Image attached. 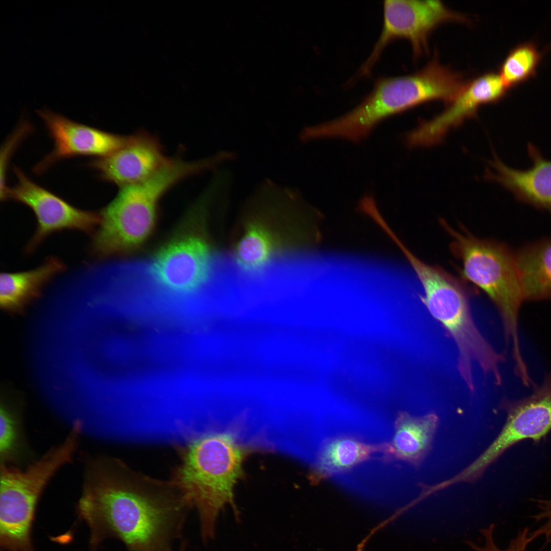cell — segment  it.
<instances>
[{"label":"cell","mask_w":551,"mask_h":551,"mask_svg":"<svg viewBox=\"0 0 551 551\" xmlns=\"http://www.w3.org/2000/svg\"><path fill=\"white\" fill-rule=\"evenodd\" d=\"M191 507L171 480L150 478L116 458H98L86 465L78 512L94 551L108 538L121 541L128 551H172Z\"/></svg>","instance_id":"cell-1"},{"label":"cell","mask_w":551,"mask_h":551,"mask_svg":"<svg viewBox=\"0 0 551 551\" xmlns=\"http://www.w3.org/2000/svg\"><path fill=\"white\" fill-rule=\"evenodd\" d=\"M238 436L234 431L214 429L189 440L171 480L196 508L206 542L214 538L218 516L227 506L240 520L234 490L247 452Z\"/></svg>","instance_id":"cell-2"},{"label":"cell","mask_w":551,"mask_h":551,"mask_svg":"<svg viewBox=\"0 0 551 551\" xmlns=\"http://www.w3.org/2000/svg\"><path fill=\"white\" fill-rule=\"evenodd\" d=\"M208 169L205 159L188 161L171 157L147 179L119 188L114 198L98 212L99 223L90 246L91 256L101 260L142 244L154 229L164 194L183 180Z\"/></svg>","instance_id":"cell-3"},{"label":"cell","mask_w":551,"mask_h":551,"mask_svg":"<svg viewBox=\"0 0 551 551\" xmlns=\"http://www.w3.org/2000/svg\"><path fill=\"white\" fill-rule=\"evenodd\" d=\"M461 88L459 75L435 58L415 73L378 78L358 106L332 120L331 130L338 138L360 141L384 119L432 100L450 103Z\"/></svg>","instance_id":"cell-4"},{"label":"cell","mask_w":551,"mask_h":551,"mask_svg":"<svg viewBox=\"0 0 551 551\" xmlns=\"http://www.w3.org/2000/svg\"><path fill=\"white\" fill-rule=\"evenodd\" d=\"M440 223L451 238L450 249L462 265V276L483 290L500 316L513 357L521 356L518 334L519 309L524 300L515 254L502 242L459 231Z\"/></svg>","instance_id":"cell-5"},{"label":"cell","mask_w":551,"mask_h":551,"mask_svg":"<svg viewBox=\"0 0 551 551\" xmlns=\"http://www.w3.org/2000/svg\"><path fill=\"white\" fill-rule=\"evenodd\" d=\"M70 431L24 470L1 464L0 544L7 551H34L32 531L36 508L52 477L69 462L80 439Z\"/></svg>","instance_id":"cell-6"},{"label":"cell","mask_w":551,"mask_h":551,"mask_svg":"<svg viewBox=\"0 0 551 551\" xmlns=\"http://www.w3.org/2000/svg\"><path fill=\"white\" fill-rule=\"evenodd\" d=\"M421 302L432 317L444 329L457 351V369L470 392L475 391L473 367L502 383L500 364L504 361L478 327L472 315L468 295L458 284L439 286L424 297Z\"/></svg>","instance_id":"cell-7"},{"label":"cell","mask_w":551,"mask_h":551,"mask_svg":"<svg viewBox=\"0 0 551 551\" xmlns=\"http://www.w3.org/2000/svg\"><path fill=\"white\" fill-rule=\"evenodd\" d=\"M383 26L371 52L361 66L358 77L368 76L392 41L406 39L416 56L425 50L429 34L446 21L466 22V17L438 0H386L383 2Z\"/></svg>","instance_id":"cell-8"},{"label":"cell","mask_w":551,"mask_h":551,"mask_svg":"<svg viewBox=\"0 0 551 551\" xmlns=\"http://www.w3.org/2000/svg\"><path fill=\"white\" fill-rule=\"evenodd\" d=\"M501 408L507 413L501 431L467 466L476 478L481 477L509 447L526 439L538 442L551 431V373L530 396L514 402L504 400Z\"/></svg>","instance_id":"cell-9"},{"label":"cell","mask_w":551,"mask_h":551,"mask_svg":"<svg viewBox=\"0 0 551 551\" xmlns=\"http://www.w3.org/2000/svg\"><path fill=\"white\" fill-rule=\"evenodd\" d=\"M16 184L7 188L4 200L12 199L29 207L37 220V228L25 248L33 252L51 234L66 229L94 234L100 220L99 213L75 207L31 180L20 169L14 168Z\"/></svg>","instance_id":"cell-10"},{"label":"cell","mask_w":551,"mask_h":551,"mask_svg":"<svg viewBox=\"0 0 551 551\" xmlns=\"http://www.w3.org/2000/svg\"><path fill=\"white\" fill-rule=\"evenodd\" d=\"M54 142L53 150L34 167L41 173L62 159L79 156H107L126 145L130 135H122L72 121L47 109L37 111Z\"/></svg>","instance_id":"cell-11"},{"label":"cell","mask_w":551,"mask_h":551,"mask_svg":"<svg viewBox=\"0 0 551 551\" xmlns=\"http://www.w3.org/2000/svg\"><path fill=\"white\" fill-rule=\"evenodd\" d=\"M509 90L499 73L488 72L478 77L467 84L443 112L409 132L406 138L408 145L429 146L440 142L450 130L473 116L481 106L498 102Z\"/></svg>","instance_id":"cell-12"},{"label":"cell","mask_w":551,"mask_h":551,"mask_svg":"<svg viewBox=\"0 0 551 551\" xmlns=\"http://www.w3.org/2000/svg\"><path fill=\"white\" fill-rule=\"evenodd\" d=\"M161 143L144 131L131 135L128 143L104 157L96 158L89 166L103 180L119 188L143 181L155 173L167 161Z\"/></svg>","instance_id":"cell-13"},{"label":"cell","mask_w":551,"mask_h":551,"mask_svg":"<svg viewBox=\"0 0 551 551\" xmlns=\"http://www.w3.org/2000/svg\"><path fill=\"white\" fill-rule=\"evenodd\" d=\"M527 149L532 163L530 167L512 168L495 157L486 177L510 191L518 201L551 212V161L532 143Z\"/></svg>","instance_id":"cell-14"},{"label":"cell","mask_w":551,"mask_h":551,"mask_svg":"<svg viewBox=\"0 0 551 551\" xmlns=\"http://www.w3.org/2000/svg\"><path fill=\"white\" fill-rule=\"evenodd\" d=\"M439 421L433 412L419 416L399 413L392 439L382 442V461H402L419 466L432 449Z\"/></svg>","instance_id":"cell-15"},{"label":"cell","mask_w":551,"mask_h":551,"mask_svg":"<svg viewBox=\"0 0 551 551\" xmlns=\"http://www.w3.org/2000/svg\"><path fill=\"white\" fill-rule=\"evenodd\" d=\"M382 443H367L348 435L330 437L320 446L311 479L319 483L334 475L347 472L381 453Z\"/></svg>","instance_id":"cell-16"},{"label":"cell","mask_w":551,"mask_h":551,"mask_svg":"<svg viewBox=\"0 0 551 551\" xmlns=\"http://www.w3.org/2000/svg\"><path fill=\"white\" fill-rule=\"evenodd\" d=\"M65 269L56 257L48 258L35 268L16 272H1L0 303L4 309L18 311L38 297L44 286Z\"/></svg>","instance_id":"cell-17"},{"label":"cell","mask_w":551,"mask_h":551,"mask_svg":"<svg viewBox=\"0 0 551 551\" xmlns=\"http://www.w3.org/2000/svg\"><path fill=\"white\" fill-rule=\"evenodd\" d=\"M515 259L524 300L551 299V238L523 246Z\"/></svg>","instance_id":"cell-18"},{"label":"cell","mask_w":551,"mask_h":551,"mask_svg":"<svg viewBox=\"0 0 551 551\" xmlns=\"http://www.w3.org/2000/svg\"><path fill=\"white\" fill-rule=\"evenodd\" d=\"M256 223L250 224L238 242L234 260L241 271L251 276L265 270L272 257L274 243L270 234Z\"/></svg>","instance_id":"cell-19"},{"label":"cell","mask_w":551,"mask_h":551,"mask_svg":"<svg viewBox=\"0 0 551 551\" xmlns=\"http://www.w3.org/2000/svg\"><path fill=\"white\" fill-rule=\"evenodd\" d=\"M542 57L535 43L518 44L510 51L502 63L499 74L510 89L535 77Z\"/></svg>","instance_id":"cell-20"},{"label":"cell","mask_w":551,"mask_h":551,"mask_svg":"<svg viewBox=\"0 0 551 551\" xmlns=\"http://www.w3.org/2000/svg\"><path fill=\"white\" fill-rule=\"evenodd\" d=\"M20 427L17 418L4 406L0 411V457L2 464L14 460L21 447Z\"/></svg>","instance_id":"cell-21"},{"label":"cell","mask_w":551,"mask_h":551,"mask_svg":"<svg viewBox=\"0 0 551 551\" xmlns=\"http://www.w3.org/2000/svg\"><path fill=\"white\" fill-rule=\"evenodd\" d=\"M494 525L491 524L481 531L484 541L482 545L471 541H467V544L474 551H526L528 545L532 541L529 529L525 528L519 531L507 548L502 549L497 546L494 539Z\"/></svg>","instance_id":"cell-22"},{"label":"cell","mask_w":551,"mask_h":551,"mask_svg":"<svg viewBox=\"0 0 551 551\" xmlns=\"http://www.w3.org/2000/svg\"><path fill=\"white\" fill-rule=\"evenodd\" d=\"M534 502L540 511L532 517L537 521H544L543 525L537 529V533L544 536L546 540L551 541V499H535Z\"/></svg>","instance_id":"cell-23"},{"label":"cell","mask_w":551,"mask_h":551,"mask_svg":"<svg viewBox=\"0 0 551 551\" xmlns=\"http://www.w3.org/2000/svg\"><path fill=\"white\" fill-rule=\"evenodd\" d=\"M179 551H185V550L184 547H182Z\"/></svg>","instance_id":"cell-24"}]
</instances>
